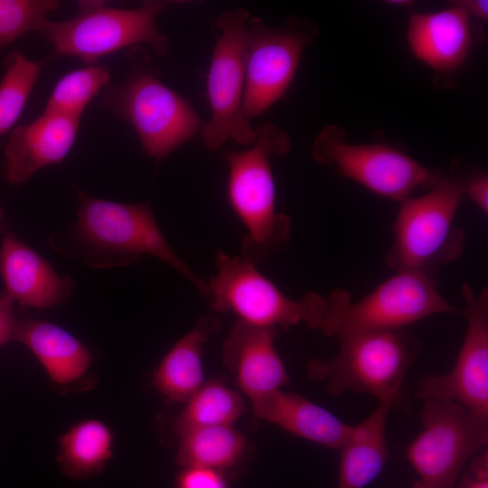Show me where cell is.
<instances>
[{
  "label": "cell",
  "instance_id": "83f0119b",
  "mask_svg": "<svg viewBox=\"0 0 488 488\" xmlns=\"http://www.w3.org/2000/svg\"><path fill=\"white\" fill-rule=\"evenodd\" d=\"M177 488H227L221 472L204 467H186L177 478Z\"/></svg>",
  "mask_w": 488,
  "mask_h": 488
},
{
  "label": "cell",
  "instance_id": "7402d4cb",
  "mask_svg": "<svg viewBox=\"0 0 488 488\" xmlns=\"http://www.w3.org/2000/svg\"><path fill=\"white\" fill-rule=\"evenodd\" d=\"M114 436L99 419L81 420L59 438L57 461L68 477L83 480L103 472L113 456Z\"/></svg>",
  "mask_w": 488,
  "mask_h": 488
},
{
  "label": "cell",
  "instance_id": "f1b7e54d",
  "mask_svg": "<svg viewBox=\"0 0 488 488\" xmlns=\"http://www.w3.org/2000/svg\"><path fill=\"white\" fill-rule=\"evenodd\" d=\"M470 462L467 470L454 488H488L487 446L477 453Z\"/></svg>",
  "mask_w": 488,
  "mask_h": 488
},
{
  "label": "cell",
  "instance_id": "484cf974",
  "mask_svg": "<svg viewBox=\"0 0 488 488\" xmlns=\"http://www.w3.org/2000/svg\"><path fill=\"white\" fill-rule=\"evenodd\" d=\"M108 70L89 64L63 75L54 85L44 110L80 118L89 102L108 85Z\"/></svg>",
  "mask_w": 488,
  "mask_h": 488
},
{
  "label": "cell",
  "instance_id": "d6986e66",
  "mask_svg": "<svg viewBox=\"0 0 488 488\" xmlns=\"http://www.w3.org/2000/svg\"><path fill=\"white\" fill-rule=\"evenodd\" d=\"M14 340L37 357L52 381L71 383L81 378L93 362L92 352L65 329L50 322L17 321Z\"/></svg>",
  "mask_w": 488,
  "mask_h": 488
},
{
  "label": "cell",
  "instance_id": "5b68a950",
  "mask_svg": "<svg viewBox=\"0 0 488 488\" xmlns=\"http://www.w3.org/2000/svg\"><path fill=\"white\" fill-rule=\"evenodd\" d=\"M464 198L461 182L448 175L426 193L399 202L387 266L394 272L437 274L439 267L460 258L465 233L455 220Z\"/></svg>",
  "mask_w": 488,
  "mask_h": 488
},
{
  "label": "cell",
  "instance_id": "5bb4252c",
  "mask_svg": "<svg viewBox=\"0 0 488 488\" xmlns=\"http://www.w3.org/2000/svg\"><path fill=\"white\" fill-rule=\"evenodd\" d=\"M80 118L44 110L33 121L14 127L5 147V178L14 185L40 169L61 164L77 137Z\"/></svg>",
  "mask_w": 488,
  "mask_h": 488
},
{
  "label": "cell",
  "instance_id": "3957f363",
  "mask_svg": "<svg viewBox=\"0 0 488 488\" xmlns=\"http://www.w3.org/2000/svg\"><path fill=\"white\" fill-rule=\"evenodd\" d=\"M77 241L97 267L122 266L150 255L166 263L207 296V282L176 254L159 227L149 202L122 203L78 191Z\"/></svg>",
  "mask_w": 488,
  "mask_h": 488
},
{
  "label": "cell",
  "instance_id": "9c48e42d",
  "mask_svg": "<svg viewBox=\"0 0 488 488\" xmlns=\"http://www.w3.org/2000/svg\"><path fill=\"white\" fill-rule=\"evenodd\" d=\"M320 164L333 166L344 177L375 194L401 202L418 188L430 190L447 177L427 168L408 154L383 144H352L339 126L324 127L312 145Z\"/></svg>",
  "mask_w": 488,
  "mask_h": 488
},
{
  "label": "cell",
  "instance_id": "ba28073f",
  "mask_svg": "<svg viewBox=\"0 0 488 488\" xmlns=\"http://www.w3.org/2000/svg\"><path fill=\"white\" fill-rule=\"evenodd\" d=\"M215 261L218 273L207 283V297L215 312L231 313L238 321L258 327L287 329L302 323L318 330L323 296L308 293L294 300L241 257L218 250Z\"/></svg>",
  "mask_w": 488,
  "mask_h": 488
},
{
  "label": "cell",
  "instance_id": "d6a6232c",
  "mask_svg": "<svg viewBox=\"0 0 488 488\" xmlns=\"http://www.w3.org/2000/svg\"><path fill=\"white\" fill-rule=\"evenodd\" d=\"M384 3L392 6H408L412 5V2L408 0H391Z\"/></svg>",
  "mask_w": 488,
  "mask_h": 488
},
{
  "label": "cell",
  "instance_id": "e575fe53",
  "mask_svg": "<svg viewBox=\"0 0 488 488\" xmlns=\"http://www.w3.org/2000/svg\"><path fill=\"white\" fill-rule=\"evenodd\" d=\"M3 215H4L3 209H2V207L0 206V228H1V222H2Z\"/></svg>",
  "mask_w": 488,
  "mask_h": 488
},
{
  "label": "cell",
  "instance_id": "ac0fdd59",
  "mask_svg": "<svg viewBox=\"0 0 488 488\" xmlns=\"http://www.w3.org/2000/svg\"><path fill=\"white\" fill-rule=\"evenodd\" d=\"M250 401L258 418L331 449H340L352 431L353 426L294 392L278 389Z\"/></svg>",
  "mask_w": 488,
  "mask_h": 488
},
{
  "label": "cell",
  "instance_id": "d4e9b609",
  "mask_svg": "<svg viewBox=\"0 0 488 488\" xmlns=\"http://www.w3.org/2000/svg\"><path fill=\"white\" fill-rule=\"evenodd\" d=\"M42 68L18 51L5 60L0 80V137L13 128L23 113Z\"/></svg>",
  "mask_w": 488,
  "mask_h": 488
},
{
  "label": "cell",
  "instance_id": "8992f818",
  "mask_svg": "<svg viewBox=\"0 0 488 488\" xmlns=\"http://www.w3.org/2000/svg\"><path fill=\"white\" fill-rule=\"evenodd\" d=\"M438 275L399 271L361 300L337 288L324 296L319 329L327 336L360 331H398L419 320L459 310L438 292Z\"/></svg>",
  "mask_w": 488,
  "mask_h": 488
},
{
  "label": "cell",
  "instance_id": "277c9868",
  "mask_svg": "<svg viewBox=\"0 0 488 488\" xmlns=\"http://www.w3.org/2000/svg\"><path fill=\"white\" fill-rule=\"evenodd\" d=\"M100 104L131 125L155 161L166 158L204 125L190 102L161 81L142 50H135L126 80L107 89Z\"/></svg>",
  "mask_w": 488,
  "mask_h": 488
},
{
  "label": "cell",
  "instance_id": "2e32d148",
  "mask_svg": "<svg viewBox=\"0 0 488 488\" xmlns=\"http://www.w3.org/2000/svg\"><path fill=\"white\" fill-rule=\"evenodd\" d=\"M0 274L5 293L19 305L37 309L64 303L74 288L69 277H61L51 264L13 233L0 248Z\"/></svg>",
  "mask_w": 488,
  "mask_h": 488
},
{
  "label": "cell",
  "instance_id": "7a4b0ae2",
  "mask_svg": "<svg viewBox=\"0 0 488 488\" xmlns=\"http://www.w3.org/2000/svg\"><path fill=\"white\" fill-rule=\"evenodd\" d=\"M335 337L337 353L330 359L310 360L308 378L324 383L333 397L352 391L397 404L406 374L422 352L421 341L403 330L360 331Z\"/></svg>",
  "mask_w": 488,
  "mask_h": 488
},
{
  "label": "cell",
  "instance_id": "cb8c5ba5",
  "mask_svg": "<svg viewBox=\"0 0 488 488\" xmlns=\"http://www.w3.org/2000/svg\"><path fill=\"white\" fill-rule=\"evenodd\" d=\"M245 411L241 395L219 381L204 383L174 418L172 434L180 437L185 433L207 427L231 426Z\"/></svg>",
  "mask_w": 488,
  "mask_h": 488
},
{
  "label": "cell",
  "instance_id": "4316f807",
  "mask_svg": "<svg viewBox=\"0 0 488 488\" xmlns=\"http://www.w3.org/2000/svg\"><path fill=\"white\" fill-rule=\"evenodd\" d=\"M59 5L55 0H0V54L20 36L41 32Z\"/></svg>",
  "mask_w": 488,
  "mask_h": 488
},
{
  "label": "cell",
  "instance_id": "f546056e",
  "mask_svg": "<svg viewBox=\"0 0 488 488\" xmlns=\"http://www.w3.org/2000/svg\"><path fill=\"white\" fill-rule=\"evenodd\" d=\"M465 197H467L485 215L488 213V176L479 173L462 183Z\"/></svg>",
  "mask_w": 488,
  "mask_h": 488
},
{
  "label": "cell",
  "instance_id": "52a82bcc",
  "mask_svg": "<svg viewBox=\"0 0 488 488\" xmlns=\"http://www.w3.org/2000/svg\"><path fill=\"white\" fill-rule=\"evenodd\" d=\"M77 14L65 21L48 20L41 30L56 55L72 56L89 64L140 43L148 44L158 55L170 47L158 29L156 19L167 2L149 0L132 9L108 7L103 1H78Z\"/></svg>",
  "mask_w": 488,
  "mask_h": 488
},
{
  "label": "cell",
  "instance_id": "4dcf8cb0",
  "mask_svg": "<svg viewBox=\"0 0 488 488\" xmlns=\"http://www.w3.org/2000/svg\"><path fill=\"white\" fill-rule=\"evenodd\" d=\"M14 301L5 292L0 296V347L14 340L17 320Z\"/></svg>",
  "mask_w": 488,
  "mask_h": 488
},
{
  "label": "cell",
  "instance_id": "7c38bea8",
  "mask_svg": "<svg viewBox=\"0 0 488 488\" xmlns=\"http://www.w3.org/2000/svg\"><path fill=\"white\" fill-rule=\"evenodd\" d=\"M318 33L309 20L288 17L277 28L258 16L248 21L243 113L250 121L279 100L291 85L303 51Z\"/></svg>",
  "mask_w": 488,
  "mask_h": 488
},
{
  "label": "cell",
  "instance_id": "9a60e30c",
  "mask_svg": "<svg viewBox=\"0 0 488 488\" xmlns=\"http://www.w3.org/2000/svg\"><path fill=\"white\" fill-rule=\"evenodd\" d=\"M277 328L237 321L222 343V361L252 399L281 389L290 380L276 349Z\"/></svg>",
  "mask_w": 488,
  "mask_h": 488
},
{
  "label": "cell",
  "instance_id": "e0dca14e",
  "mask_svg": "<svg viewBox=\"0 0 488 488\" xmlns=\"http://www.w3.org/2000/svg\"><path fill=\"white\" fill-rule=\"evenodd\" d=\"M406 37L415 58L436 71L452 72L464 64L472 48L471 18L455 5L415 13L409 17Z\"/></svg>",
  "mask_w": 488,
  "mask_h": 488
},
{
  "label": "cell",
  "instance_id": "8fae6325",
  "mask_svg": "<svg viewBox=\"0 0 488 488\" xmlns=\"http://www.w3.org/2000/svg\"><path fill=\"white\" fill-rule=\"evenodd\" d=\"M422 429L407 449V459L424 488H454L464 467L487 446L488 418L462 405L426 399Z\"/></svg>",
  "mask_w": 488,
  "mask_h": 488
},
{
  "label": "cell",
  "instance_id": "6da1fadb",
  "mask_svg": "<svg viewBox=\"0 0 488 488\" xmlns=\"http://www.w3.org/2000/svg\"><path fill=\"white\" fill-rule=\"evenodd\" d=\"M251 146L230 150L227 196L245 229L241 258L258 266L273 253L285 249L291 239V220L276 208V188L270 167L272 155H282L291 148L289 136L271 122L257 128Z\"/></svg>",
  "mask_w": 488,
  "mask_h": 488
},
{
  "label": "cell",
  "instance_id": "603a6c76",
  "mask_svg": "<svg viewBox=\"0 0 488 488\" xmlns=\"http://www.w3.org/2000/svg\"><path fill=\"white\" fill-rule=\"evenodd\" d=\"M179 438L175 461L183 468L204 467L222 473L237 465L246 449L245 437L232 426L201 427Z\"/></svg>",
  "mask_w": 488,
  "mask_h": 488
},
{
  "label": "cell",
  "instance_id": "30bf717a",
  "mask_svg": "<svg viewBox=\"0 0 488 488\" xmlns=\"http://www.w3.org/2000/svg\"><path fill=\"white\" fill-rule=\"evenodd\" d=\"M247 9L222 11L216 19L219 34L207 75V96L211 117L200 134L209 150L220 149L226 141L251 145L255 128L243 113L246 80Z\"/></svg>",
  "mask_w": 488,
  "mask_h": 488
},
{
  "label": "cell",
  "instance_id": "836d02e7",
  "mask_svg": "<svg viewBox=\"0 0 488 488\" xmlns=\"http://www.w3.org/2000/svg\"><path fill=\"white\" fill-rule=\"evenodd\" d=\"M410 488H424L422 487L418 481H416Z\"/></svg>",
  "mask_w": 488,
  "mask_h": 488
},
{
  "label": "cell",
  "instance_id": "44dd1931",
  "mask_svg": "<svg viewBox=\"0 0 488 488\" xmlns=\"http://www.w3.org/2000/svg\"><path fill=\"white\" fill-rule=\"evenodd\" d=\"M219 328L220 321L214 314L202 316L166 353L153 377L163 396L173 402H186L204 384L203 347Z\"/></svg>",
  "mask_w": 488,
  "mask_h": 488
},
{
  "label": "cell",
  "instance_id": "ffe728a7",
  "mask_svg": "<svg viewBox=\"0 0 488 488\" xmlns=\"http://www.w3.org/2000/svg\"><path fill=\"white\" fill-rule=\"evenodd\" d=\"M396 405L390 399L378 401L372 413L352 431L341 451L337 488H365L382 472L388 458L386 422Z\"/></svg>",
  "mask_w": 488,
  "mask_h": 488
},
{
  "label": "cell",
  "instance_id": "1f68e13d",
  "mask_svg": "<svg viewBox=\"0 0 488 488\" xmlns=\"http://www.w3.org/2000/svg\"><path fill=\"white\" fill-rule=\"evenodd\" d=\"M454 5L462 9L470 18L481 20L488 18V2L486 0H460L455 1Z\"/></svg>",
  "mask_w": 488,
  "mask_h": 488
},
{
  "label": "cell",
  "instance_id": "4fadbf2b",
  "mask_svg": "<svg viewBox=\"0 0 488 488\" xmlns=\"http://www.w3.org/2000/svg\"><path fill=\"white\" fill-rule=\"evenodd\" d=\"M461 296L466 332L455 365L446 374L421 378L416 398L454 401L488 418V288L475 293L465 283Z\"/></svg>",
  "mask_w": 488,
  "mask_h": 488
}]
</instances>
